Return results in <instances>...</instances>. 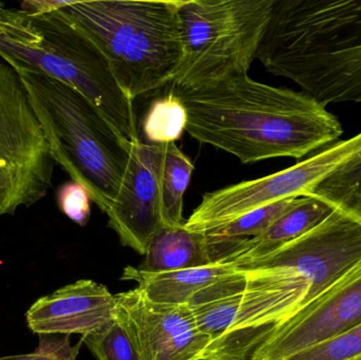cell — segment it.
I'll use <instances>...</instances> for the list:
<instances>
[{"instance_id":"12","label":"cell","mask_w":361,"mask_h":360,"mask_svg":"<svg viewBox=\"0 0 361 360\" xmlns=\"http://www.w3.org/2000/svg\"><path fill=\"white\" fill-rule=\"evenodd\" d=\"M116 297L143 360L205 359L210 340L188 306L157 304L137 287Z\"/></svg>"},{"instance_id":"24","label":"cell","mask_w":361,"mask_h":360,"mask_svg":"<svg viewBox=\"0 0 361 360\" xmlns=\"http://www.w3.org/2000/svg\"><path fill=\"white\" fill-rule=\"evenodd\" d=\"M90 201L86 188L72 180L57 190V204L61 213L80 226L87 225L90 219Z\"/></svg>"},{"instance_id":"16","label":"cell","mask_w":361,"mask_h":360,"mask_svg":"<svg viewBox=\"0 0 361 360\" xmlns=\"http://www.w3.org/2000/svg\"><path fill=\"white\" fill-rule=\"evenodd\" d=\"M231 260L175 272H141L135 266H127L123 272V280L135 281L137 289L157 304L185 306L197 292L216 283L237 270Z\"/></svg>"},{"instance_id":"8","label":"cell","mask_w":361,"mask_h":360,"mask_svg":"<svg viewBox=\"0 0 361 360\" xmlns=\"http://www.w3.org/2000/svg\"><path fill=\"white\" fill-rule=\"evenodd\" d=\"M361 154V132L338 141L279 173L206 192L185 222L191 232H205L261 207L307 196L324 178Z\"/></svg>"},{"instance_id":"22","label":"cell","mask_w":361,"mask_h":360,"mask_svg":"<svg viewBox=\"0 0 361 360\" xmlns=\"http://www.w3.org/2000/svg\"><path fill=\"white\" fill-rule=\"evenodd\" d=\"M82 340L97 360H143L118 309L116 318L109 325Z\"/></svg>"},{"instance_id":"4","label":"cell","mask_w":361,"mask_h":360,"mask_svg":"<svg viewBox=\"0 0 361 360\" xmlns=\"http://www.w3.org/2000/svg\"><path fill=\"white\" fill-rule=\"evenodd\" d=\"M180 0L65 1L135 101L171 85L183 58Z\"/></svg>"},{"instance_id":"7","label":"cell","mask_w":361,"mask_h":360,"mask_svg":"<svg viewBox=\"0 0 361 360\" xmlns=\"http://www.w3.org/2000/svg\"><path fill=\"white\" fill-rule=\"evenodd\" d=\"M55 164L18 73L0 61V217L44 199Z\"/></svg>"},{"instance_id":"18","label":"cell","mask_w":361,"mask_h":360,"mask_svg":"<svg viewBox=\"0 0 361 360\" xmlns=\"http://www.w3.org/2000/svg\"><path fill=\"white\" fill-rule=\"evenodd\" d=\"M162 177H161V203L162 226L184 225L183 217L184 194L190 183L192 162L178 147L177 144L163 145Z\"/></svg>"},{"instance_id":"15","label":"cell","mask_w":361,"mask_h":360,"mask_svg":"<svg viewBox=\"0 0 361 360\" xmlns=\"http://www.w3.org/2000/svg\"><path fill=\"white\" fill-rule=\"evenodd\" d=\"M144 256L137 270L159 274L229 260L231 252L222 245L210 242L204 232L187 230L184 224L161 226L152 236Z\"/></svg>"},{"instance_id":"3","label":"cell","mask_w":361,"mask_h":360,"mask_svg":"<svg viewBox=\"0 0 361 360\" xmlns=\"http://www.w3.org/2000/svg\"><path fill=\"white\" fill-rule=\"evenodd\" d=\"M63 2L33 0L13 8L0 1V57L15 70H36L69 85L133 145L141 139L133 101Z\"/></svg>"},{"instance_id":"19","label":"cell","mask_w":361,"mask_h":360,"mask_svg":"<svg viewBox=\"0 0 361 360\" xmlns=\"http://www.w3.org/2000/svg\"><path fill=\"white\" fill-rule=\"evenodd\" d=\"M307 196L324 201L361 223V154L324 178Z\"/></svg>"},{"instance_id":"21","label":"cell","mask_w":361,"mask_h":360,"mask_svg":"<svg viewBox=\"0 0 361 360\" xmlns=\"http://www.w3.org/2000/svg\"><path fill=\"white\" fill-rule=\"evenodd\" d=\"M187 112L177 95L169 91L150 106L143 122L147 143L166 145L176 143L186 131Z\"/></svg>"},{"instance_id":"20","label":"cell","mask_w":361,"mask_h":360,"mask_svg":"<svg viewBox=\"0 0 361 360\" xmlns=\"http://www.w3.org/2000/svg\"><path fill=\"white\" fill-rule=\"evenodd\" d=\"M299 198L286 199L250 211L235 221L204 232L210 240L224 244L240 245L262 234L282 213L292 209Z\"/></svg>"},{"instance_id":"13","label":"cell","mask_w":361,"mask_h":360,"mask_svg":"<svg viewBox=\"0 0 361 360\" xmlns=\"http://www.w3.org/2000/svg\"><path fill=\"white\" fill-rule=\"evenodd\" d=\"M163 145L140 139L130 148L128 166L118 197L106 215L121 244L145 255L162 224L161 177Z\"/></svg>"},{"instance_id":"6","label":"cell","mask_w":361,"mask_h":360,"mask_svg":"<svg viewBox=\"0 0 361 360\" xmlns=\"http://www.w3.org/2000/svg\"><path fill=\"white\" fill-rule=\"evenodd\" d=\"M275 0H180L183 58L171 82L188 90L247 75Z\"/></svg>"},{"instance_id":"10","label":"cell","mask_w":361,"mask_h":360,"mask_svg":"<svg viewBox=\"0 0 361 360\" xmlns=\"http://www.w3.org/2000/svg\"><path fill=\"white\" fill-rule=\"evenodd\" d=\"M360 262L361 223L334 209L322 223L296 240L258 259L235 266L241 268H295L311 285L309 304Z\"/></svg>"},{"instance_id":"23","label":"cell","mask_w":361,"mask_h":360,"mask_svg":"<svg viewBox=\"0 0 361 360\" xmlns=\"http://www.w3.org/2000/svg\"><path fill=\"white\" fill-rule=\"evenodd\" d=\"M284 360H361V323Z\"/></svg>"},{"instance_id":"25","label":"cell","mask_w":361,"mask_h":360,"mask_svg":"<svg viewBox=\"0 0 361 360\" xmlns=\"http://www.w3.org/2000/svg\"><path fill=\"white\" fill-rule=\"evenodd\" d=\"M38 337L39 344L30 354L1 357L0 360H76L80 347L84 344L80 340L78 344L72 346L68 335L42 334Z\"/></svg>"},{"instance_id":"17","label":"cell","mask_w":361,"mask_h":360,"mask_svg":"<svg viewBox=\"0 0 361 360\" xmlns=\"http://www.w3.org/2000/svg\"><path fill=\"white\" fill-rule=\"evenodd\" d=\"M334 209L314 197H300L298 202L282 213L262 234L242 243L231 257L233 263L258 259L296 240L326 220Z\"/></svg>"},{"instance_id":"2","label":"cell","mask_w":361,"mask_h":360,"mask_svg":"<svg viewBox=\"0 0 361 360\" xmlns=\"http://www.w3.org/2000/svg\"><path fill=\"white\" fill-rule=\"evenodd\" d=\"M255 59L326 107L361 103V0H275Z\"/></svg>"},{"instance_id":"11","label":"cell","mask_w":361,"mask_h":360,"mask_svg":"<svg viewBox=\"0 0 361 360\" xmlns=\"http://www.w3.org/2000/svg\"><path fill=\"white\" fill-rule=\"evenodd\" d=\"M361 323V262L284 323L252 360H284Z\"/></svg>"},{"instance_id":"5","label":"cell","mask_w":361,"mask_h":360,"mask_svg":"<svg viewBox=\"0 0 361 360\" xmlns=\"http://www.w3.org/2000/svg\"><path fill=\"white\" fill-rule=\"evenodd\" d=\"M56 164L84 186L107 213L118 197L130 148L104 114L69 85L32 69H16Z\"/></svg>"},{"instance_id":"9","label":"cell","mask_w":361,"mask_h":360,"mask_svg":"<svg viewBox=\"0 0 361 360\" xmlns=\"http://www.w3.org/2000/svg\"><path fill=\"white\" fill-rule=\"evenodd\" d=\"M245 270L247 287L235 321L205 360H252L284 323L307 306L311 285L295 268Z\"/></svg>"},{"instance_id":"14","label":"cell","mask_w":361,"mask_h":360,"mask_svg":"<svg viewBox=\"0 0 361 360\" xmlns=\"http://www.w3.org/2000/svg\"><path fill=\"white\" fill-rule=\"evenodd\" d=\"M118 302L107 287L78 280L38 298L25 313L34 334L85 337L103 330L116 318Z\"/></svg>"},{"instance_id":"1","label":"cell","mask_w":361,"mask_h":360,"mask_svg":"<svg viewBox=\"0 0 361 360\" xmlns=\"http://www.w3.org/2000/svg\"><path fill=\"white\" fill-rule=\"evenodd\" d=\"M187 112L186 131L243 164L303 156L338 142L337 116L307 93L240 75L173 90Z\"/></svg>"}]
</instances>
